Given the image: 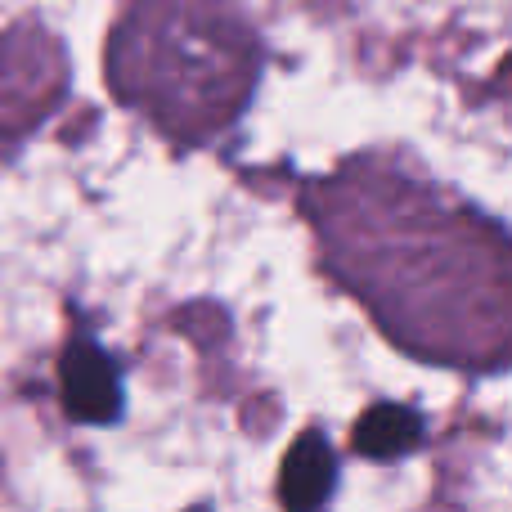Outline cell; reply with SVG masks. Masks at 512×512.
Segmentation results:
<instances>
[{"mask_svg": "<svg viewBox=\"0 0 512 512\" xmlns=\"http://www.w3.org/2000/svg\"><path fill=\"white\" fill-rule=\"evenodd\" d=\"M418 418L409 409H396V405H382L355 427V445L364 454H378V459H391V454H405L409 445L418 441Z\"/></svg>", "mask_w": 512, "mask_h": 512, "instance_id": "obj_3", "label": "cell"}, {"mask_svg": "<svg viewBox=\"0 0 512 512\" xmlns=\"http://www.w3.org/2000/svg\"><path fill=\"white\" fill-rule=\"evenodd\" d=\"M328 486H333V454L319 436H301L283 463V504L292 512H310L324 504Z\"/></svg>", "mask_w": 512, "mask_h": 512, "instance_id": "obj_2", "label": "cell"}, {"mask_svg": "<svg viewBox=\"0 0 512 512\" xmlns=\"http://www.w3.org/2000/svg\"><path fill=\"white\" fill-rule=\"evenodd\" d=\"M63 387H68V405L81 418H108L117 409V373L95 346H77L68 355Z\"/></svg>", "mask_w": 512, "mask_h": 512, "instance_id": "obj_1", "label": "cell"}]
</instances>
